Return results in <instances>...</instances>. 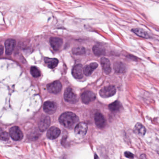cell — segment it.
Returning a JSON list of instances; mask_svg holds the SVG:
<instances>
[{"label":"cell","mask_w":159,"mask_h":159,"mask_svg":"<svg viewBox=\"0 0 159 159\" xmlns=\"http://www.w3.org/2000/svg\"><path fill=\"white\" fill-rule=\"evenodd\" d=\"M79 120V118L75 114L69 111L64 112L59 118L60 124L65 127L69 128L73 127Z\"/></svg>","instance_id":"cell-1"},{"label":"cell","mask_w":159,"mask_h":159,"mask_svg":"<svg viewBox=\"0 0 159 159\" xmlns=\"http://www.w3.org/2000/svg\"><path fill=\"white\" fill-rule=\"evenodd\" d=\"M64 98L67 102L72 104L76 103L78 101V96L73 93L71 87L66 89L64 93Z\"/></svg>","instance_id":"cell-2"},{"label":"cell","mask_w":159,"mask_h":159,"mask_svg":"<svg viewBox=\"0 0 159 159\" xmlns=\"http://www.w3.org/2000/svg\"><path fill=\"white\" fill-rule=\"evenodd\" d=\"M116 92L115 87L114 86H109L104 87L100 90V95L104 98L111 97L115 94Z\"/></svg>","instance_id":"cell-3"},{"label":"cell","mask_w":159,"mask_h":159,"mask_svg":"<svg viewBox=\"0 0 159 159\" xmlns=\"http://www.w3.org/2000/svg\"><path fill=\"white\" fill-rule=\"evenodd\" d=\"M9 135L12 139L18 141L23 138V133L20 128L17 126H14L11 128L9 131Z\"/></svg>","instance_id":"cell-4"},{"label":"cell","mask_w":159,"mask_h":159,"mask_svg":"<svg viewBox=\"0 0 159 159\" xmlns=\"http://www.w3.org/2000/svg\"><path fill=\"white\" fill-rule=\"evenodd\" d=\"M87 125L85 122L78 124L75 128V133L78 137H83L87 132Z\"/></svg>","instance_id":"cell-5"},{"label":"cell","mask_w":159,"mask_h":159,"mask_svg":"<svg viewBox=\"0 0 159 159\" xmlns=\"http://www.w3.org/2000/svg\"><path fill=\"white\" fill-rule=\"evenodd\" d=\"M47 90L52 94H58L61 92L62 86L61 83L58 81L53 82L47 85Z\"/></svg>","instance_id":"cell-6"},{"label":"cell","mask_w":159,"mask_h":159,"mask_svg":"<svg viewBox=\"0 0 159 159\" xmlns=\"http://www.w3.org/2000/svg\"><path fill=\"white\" fill-rule=\"evenodd\" d=\"M82 101L83 103L88 104L96 99V95L93 92L86 91L81 95Z\"/></svg>","instance_id":"cell-7"},{"label":"cell","mask_w":159,"mask_h":159,"mask_svg":"<svg viewBox=\"0 0 159 159\" xmlns=\"http://www.w3.org/2000/svg\"><path fill=\"white\" fill-rule=\"evenodd\" d=\"M94 120L96 125L98 128H104L107 124V120L101 112H97L95 113Z\"/></svg>","instance_id":"cell-8"},{"label":"cell","mask_w":159,"mask_h":159,"mask_svg":"<svg viewBox=\"0 0 159 159\" xmlns=\"http://www.w3.org/2000/svg\"><path fill=\"white\" fill-rule=\"evenodd\" d=\"M57 108V104L54 102H45L44 104V111L49 115H52L55 113Z\"/></svg>","instance_id":"cell-9"},{"label":"cell","mask_w":159,"mask_h":159,"mask_svg":"<svg viewBox=\"0 0 159 159\" xmlns=\"http://www.w3.org/2000/svg\"><path fill=\"white\" fill-rule=\"evenodd\" d=\"M51 118L47 116H43L41 117L39 122V127L41 131L44 132L47 130L51 124Z\"/></svg>","instance_id":"cell-10"},{"label":"cell","mask_w":159,"mask_h":159,"mask_svg":"<svg viewBox=\"0 0 159 159\" xmlns=\"http://www.w3.org/2000/svg\"><path fill=\"white\" fill-rule=\"evenodd\" d=\"M83 68L81 64L76 65L72 70V74L76 79H81L83 77Z\"/></svg>","instance_id":"cell-11"},{"label":"cell","mask_w":159,"mask_h":159,"mask_svg":"<svg viewBox=\"0 0 159 159\" xmlns=\"http://www.w3.org/2000/svg\"><path fill=\"white\" fill-rule=\"evenodd\" d=\"M51 46L53 50L58 51L63 45V39L59 37H51L50 40Z\"/></svg>","instance_id":"cell-12"},{"label":"cell","mask_w":159,"mask_h":159,"mask_svg":"<svg viewBox=\"0 0 159 159\" xmlns=\"http://www.w3.org/2000/svg\"><path fill=\"white\" fill-rule=\"evenodd\" d=\"M16 41L13 39H8L5 43L6 53L7 55H11L15 49Z\"/></svg>","instance_id":"cell-13"},{"label":"cell","mask_w":159,"mask_h":159,"mask_svg":"<svg viewBox=\"0 0 159 159\" xmlns=\"http://www.w3.org/2000/svg\"><path fill=\"white\" fill-rule=\"evenodd\" d=\"M61 133V131L58 127L52 126L47 132V136L50 139L53 140L57 138Z\"/></svg>","instance_id":"cell-14"},{"label":"cell","mask_w":159,"mask_h":159,"mask_svg":"<svg viewBox=\"0 0 159 159\" xmlns=\"http://www.w3.org/2000/svg\"><path fill=\"white\" fill-rule=\"evenodd\" d=\"M101 64L104 73L108 75L111 72V68L109 60L107 58H102L101 59Z\"/></svg>","instance_id":"cell-15"},{"label":"cell","mask_w":159,"mask_h":159,"mask_svg":"<svg viewBox=\"0 0 159 159\" xmlns=\"http://www.w3.org/2000/svg\"><path fill=\"white\" fill-rule=\"evenodd\" d=\"M98 66V64L96 63H93L87 65L83 69V72L85 75L89 76L92 74L94 70H95Z\"/></svg>","instance_id":"cell-16"},{"label":"cell","mask_w":159,"mask_h":159,"mask_svg":"<svg viewBox=\"0 0 159 159\" xmlns=\"http://www.w3.org/2000/svg\"><path fill=\"white\" fill-rule=\"evenodd\" d=\"M134 132L139 136H143L146 134V129L143 125L140 123H138L134 126Z\"/></svg>","instance_id":"cell-17"},{"label":"cell","mask_w":159,"mask_h":159,"mask_svg":"<svg viewBox=\"0 0 159 159\" xmlns=\"http://www.w3.org/2000/svg\"><path fill=\"white\" fill-rule=\"evenodd\" d=\"M94 54L97 57L104 56L105 54V50L102 46L96 45L93 47Z\"/></svg>","instance_id":"cell-18"},{"label":"cell","mask_w":159,"mask_h":159,"mask_svg":"<svg viewBox=\"0 0 159 159\" xmlns=\"http://www.w3.org/2000/svg\"><path fill=\"white\" fill-rule=\"evenodd\" d=\"M122 105L120 103V102L118 101H116L109 105V109L110 110L113 112H117L119 111L120 110H122Z\"/></svg>","instance_id":"cell-19"},{"label":"cell","mask_w":159,"mask_h":159,"mask_svg":"<svg viewBox=\"0 0 159 159\" xmlns=\"http://www.w3.org/2000/svg\"><path fill=\"white\" fill-rule=\"evenodd\" d=\"M44 61L50 69L55 68L58 64V60L56 58H45Z\"/></svg>","instance_id":"cell-20"},{"label":"cell","mask_w":159,"mask_h":159,"mask_svg":"<svg viewBox=\"0 0 159 159\" xmlns=\"http://www.w3.org/2000/svg\"><path fill=\"white\" fill-rule=\"evenodd\" d=\"M114 69L116 72L123 73L125 72L126 68L125 65L122 62H117L114 65Z\"/></svg>","instance_id":"cell-21"},{"label":"cell","mask_w":159,"mask_h":159,"mask_svg":"<svg viewBox=\"0 0 159 159\" xmlns=\"http://www.w3.org/2000/svg\"><path fill=\"white\" fill-rule=\"evenodd\" d=\"M132 31L137 36H138L139 37L145 38H149V36L148 33L146 31H145L144 30H142V29H140V28H136V29H132Z\"/></svg>","instance_id":"cell-22"},{"label":"cell","mask_w":159,"mask_h":159,"mask_svg":"<svg viewBox=\"0 0 159 159\" xmlns=\"http://www.w3.org/2000/svg\"><path fill=\"white\" fill-rule=\"evenodd\" d=\"M9 134L6 131L2 128H0V140H8L9 139Z\"/></svg>","instance_id":"cell-23"},{"label":"cell","mask_w":159,"mask_h":159,"mask_svg":"<svg viewBox=\"0 0 159 159\" xmlns=\"http://www.w3.org/2000/svg\"><path fill=\"white\" fill-rule=\"evenodd\" d=\"M30 73L34 78H38L41 76L40 71L36 66H32L30 68Z\"/></svg>","instance_id":"cell-24"},{"label":"cell","mask_w":159,"mask_h":159,"mask_svg":"<svg viewBox=\"0 0 159 159\" xmlns=\"http://www.w3.org/2000/svg\"><path fill=\"white\" fill-rule=\"evenodd\" d=\"M72 52L75 55H80L85 54L86 53V51L84 47H78L73 48Z\"/></svg>","instance_id":"cell-25"},{"label":"cell","mask_w":159,"mask_h":159,"mask_svg":"<svg viewBox=\"0 0 159 159\" xmlns=\"http://www.w3.org/2000/svg\"><path fill=\"white\" fill-rule=\"evenodd\" d=\"M125 155L127 158H130V159H132L133 157H134L133 154L129 152H125Z\"/></svg>","instance_id":"cell-26"},{"label":"cell","mask_w":159,"mask_h":159,"mask_svg":"<svg viewBox=\"0 0 159 159\" xmlns=\"http://www.w3.org/2000/svg\"><path fill=\"white\" fill-rule=\"evenodd\" d=\"M4 51V49L2 45H0V56H1L3 54Z\"/></svg>","instance_id":"cell-27"},{"label":"cell","mask_w":159,"mask_h":159,"mask_svg":"<svg viewBox=\"0 0 159 159\" xmlns=\"http://www.w3.org/2000/svg\"><path fill=\"white\" fill-rule=\"evenodd\" d=\"M95 159H99L98 156L97 155V154H95Z\"/></svg>","instance_id":"cell-28"}]
</instances>
